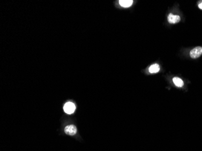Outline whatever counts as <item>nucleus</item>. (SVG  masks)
Masks as SVG:
<instances>
[{
	"label": "nucleus",
	"mask_w": 202,
	"mask_h": 151,
	"mask_svg": "<svg viewBox=\"0 0 202 151\" xmlns=\"http://www.w3.org/2000/svg\"><path fill=\"white\" fill-rule=\"evenodd\" d=\"M159 70L160 66L158 64L152 65L151 67L149 68V72L150 73H156L159 72Z\"/></svg>",
	"instance_id": "7"
},
{
	"label": "nucleus",
	"mask_w": 202,
	"mask_h": 151,
	"mask_svg": "<svg viewBox=\"0 0 202 151\" xmlns=\"http://www.w3.org/2000/svg\"><path fill=\"white\" fill-rule=\"evenodd\" d=\"M65 133L69 135H74L77 133L76 127L73 125H70L67 126L64 129Z\"/></svg>",
	"instance_id": "3"
},
{
	"label": "nucleus",
	"mask_w": 202,
	"mask_h": 151,
	"mask_svg": "<svg viewBox=\"0 0 202 151\" xmlns=\"http://www.w3.org/2000/svg\"><path fill=\"white\" fill-rule=\"evenodd\" d=\"M76 110V106L72 102H67L64 106V111L68 114H72Z\"/></svg>",
	"instance_id": "2"
},
{
	"label": "nucleus",
	"mask_w": 202,
	"mask_h": 151,
	"mask_svg": "<svg viewBox=\"0 0 202 151\" xmlns=\"http://www.w3.org/2000/svg\"><path fill=\"white\" fill-rule=\"evenodd\" d=\"M172 81H173L174 83L175 84V85L178 87H182L184 86V82L179 77H174L173 79H172Z\"/></svg>",
	"instance_id": "6"
},
{
	"label": "nucleus",
	"mask_w": 202,
	"mask_h": 151,
	"mask_svg": "<svg viewBox=\"0 0 202 151\" xmlns=\"http://www.w3.org/2000/svg\"><path fill=\"white\" fill-rule=\"evenodd\" d=\"M119 4L123 7H129L133 4L132 0H120L119 1Z\"/></svg>",
	"instance_id": "5"
},
{
	"label": "nucleus",
	"mask_w": 202,
	"mask_h": 151,
	"mask_svg": "<svg viewBox=\"0 0 202 151\" xmlns=\"http://www.w3.org/2000/svg\"><path fill=\"white\" fill-rule=\"evenodd\" d=\"M168 21L170 24H176L180 21V17L178 15H174L172 13H170L168 16Z\"/></svg>",
	"instance_id": "4"
},
{
	"label": "nucleus",
	"mask_w": 202,
	"mask_h": 151,
	"mask_svg": "<svg viewBox=\"0 0 202 151\" xmlns=\"http://www.w3.org/2000/svg\"><path fill=\"white\" fill-rule=\"evenodd\" d=\"M199 9H200L202 10V3H201L199 4Z\"/></svg>",
	"instance_id": "8"
},
{
	"label": "nucleus",
	"mask_w": 202,
	"mask_h": 151,
	"mask_svg": "<svg viewBox=\"0 0 202 151\" xmlns=\"http://www.w3.org/2000/svg\"><path fill=\"white\" fill-rule=\"evenodd\" d=\"M189 55L192 59H197L199 58L201 55H202V47L200 46L195 47L194 49L191 50Z\"/></svg>",
	"instance_id": "1"
}]
</instances>
